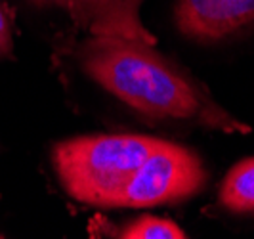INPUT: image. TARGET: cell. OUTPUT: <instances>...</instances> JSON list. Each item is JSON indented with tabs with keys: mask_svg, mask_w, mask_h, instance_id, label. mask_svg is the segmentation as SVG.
<instances>
[{
	"mask_svg": "<svg viewBox=\"0 0 254 239\" xmlns=\"http://www.w3.org/2000/svg\"><path fill=\"white\" fill-rule=\"evenodd\" d=\"M71 56L98 86L151 121L226 134L251 132V126L224 109L203 82L157 50L155 42L90 35L73 46Z\"/></svg>",
	"mask_w": 254,
	"mask_h": 239,
	"instance_id": "obj_1",
	"label": "cell"
},
{
	"mask_svg": "<svg viewBox=\"0 0 254 239\" xmlns=\"http://www.w3.org/2000/svg\"><path fill=\"white\" fill-rule=\"evenodd\" d=\"M159 138L143 134H94L58 142L52 164L58 182L75 201L115 209L121 191Z\"/></svg>",
	"mask_w": 254,
	"mask_h": 239,
	"instance_id": "obj_2",
	"label": "cell"
},
{
	"mask_svg": "<svg viewBox=\"0 0 254 239\" xmlns=\"http://www.w3.org/2000/svg\"><path fill=\"white\" fill-rule=\"evenodd\" d=\"M206 170L193 150L159 140L121 191L115 209H147L190 199L203 189Z\"/></svg>",
	"mask_w": 254,
	"mask_h": 239,
	"instance_id": "obj_3",
	"label": "cell"
},
{
	"mask_svg": "<svg viewBox=\"0 0 254 239\" xmlns=\"http://www.w3.org/2000/svg\"><path fill=\"white\" fill-rule=\"evenodd\" d=\"M174 23L193 42H218L254 25V0H178Z\"/></svg>",
	"mask_w": 254,
	"mask_h": 239,
	"instance_id": "obj_4",
	"label": "cell"
},
{
	"mask_svg": "<svg viewBox=\"0 0 254 239\" xmlns=\"http://www.w3.org/2000/svg\"><path fill=\"white\" fill-rule=\"evenodd\" d=\"M38 8H58L67 12L90 35H119L155 42L141 25L140 13L127 0H31Z\"/></svg>",
	"mask_w": 254,
	"mask_h": 239,
	"instance_id": "obj_5",
	"label": "cell"
},
{
	"mask_svg": "<svg viewBox=\"0 0 254 239\" xmlns=\"http://www.w3.org/2000/svg\"><path fill=\"white\" fill-rule=\"evenodd\" d=\"M218 205L233 214L254 213V157L237 163L226 174L218 191Z\"/></svg>",
	"mask_w": 254,
	"mask_h": 239,
	"instance_id": "obj_6",
	"label": "cell"
},
{
	"mask_svg": "<svg viewBox=\"0 0 254 239\" xmlns=\"http://www.w3.org/2000/svg\"><path fill=\"white\" fill-rule=\"evenodd\" d=\"M115 238L121 239H186L188 234L172 222L161 216H140L115 232Z\"/></svg>",
	"mask_w": 254,
	"mask_h": 239,
	"instance_id": "obj_7",
	"label": "cell"
},
{
	"mask_svg": "<svg viewBox=\"0 0 254 239\" xmlns=\"http://www.w3.org/2000/svg\"><path fill=\"white\" fill-rule=\"evenodd\" d=\"M15 52V31L13 17L6 4L0 0V60H13Z\"/></svg>",
	"mask_w": 254,
	"mask_h": 239,
	"instance_id": "obj_8",
	"label": "cell"
},
{
	"mask_svg": "<svg viewBox=\"0 0 254 239\" xmlns=\"http://www.w3.org/2000/svg\"><path fill=\"white\" fill-rule=\"evenodd\" d=\"M140 2L141 0H127V4H130L134 10H138V8H140Z\"/></svg>",
	"mask_w": 254,
	"mask_h": 239,
	"instance_id": "obj_9",
	"label": "cell"
},
{
	"mask_svg": "<svg viewBox=\"0 0 254 239\" xmlns=\"http://www.w3.org/2000/svg\"><path fill=\"white\" fill-rule=\"evenodd\" d=\"M2 238H4V234H2V232H0V239H2Z\"/></svg>",
	"mask_w": 254,
	"mask_h": 239,
	"instance_id": "obj_10",
	"label": "cell"
}]
</instances>
